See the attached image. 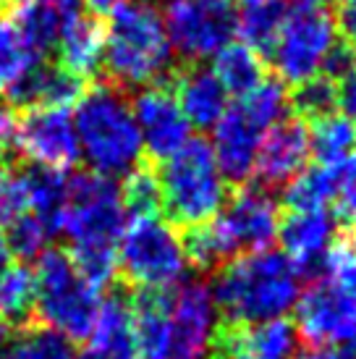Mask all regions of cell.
Returning <instances> with one entry per match:
<instances>
[{
    "label": "cell",
    "mask_w": 356,
    "mask_h": 359,
    "mask_svg": "<svg viewBox=\"0 0 356 359\" xmlns=\"http://www.w3.org/2000/svg\"><path fill=\"white\" fill-rule=\"evenodd\" d=\"M210 291L223 323L249 325L286 318L301 294V278L286 252L267 247L238 255L212 273Z\"/></svg>",
    "instance_id": "6da1fadb"
},
{
    "label": "cell",
    "mask_w": 356,
    "mask_h": 359,
    "mask_svg": "<svg viewBox=\"0 0 356 359\" xmlns=\"http://www.w3.org/2000/svg\"><path fill=\"white\" fill-rule=\"evenodd\" d=\"M102 69L121 90L165 84L173 74L163 13L152 0H118L105 24Z\"/></svg>",
    "instance_id": "7a4b0ae2"
},
{
    "label": "cell",
    "mask_w": 356,
    "mask_h": 359,
    "mask_svg": "<svg viewBox=\"0 0 356 359\" xmlns=\"http://www.w3.org/2000/svg\"><path fill=\"white\" fill-rule=\"evenodd\" d=\"M74 105V129L89 170L116 179L137 168L144 150L126 90L113 81H97Z\"/></svg>",
    "instance_id": "3957f363"
},
{
    "label": "cell",
    "mask_w": 356,
    "mask_h": 359,
    "mask_svg": "<svg viewBox=\"0 0 356 359\" xmlns=\"http://www.w3.org/2000/svg\"><path fill=\"white\" fill-rule=\"evenodd\" d=\"M160 163V212L170 226H197L223 210L228 184L220 176L212 144L205 137H189Z\"/></svg>",
    "instance_id": "277c9868"
},
{
    "label": "cell",
    "mask_w": 356,
    "mask_h": 359,
    "mask_svg": "<svg viewBox=\"0 0 356 359\" xmlns=\"http://www.w3.org/2000/svg\"><path fill=\"white\" fill-rule=\"evenodd\" d=\"M34 280H37V307L34 318L40 325L55 330L71 344L87 341L100 309V289L81 278L69 250L48 247L37 255Z\"/></svg>",
    "instance_id": "5b68a950"
},
{
    "label": "cell",
    "mask_w": 356,
    "mask_h": 359,
    "mask_svg": "<svg viewBox=\"0 0 356 359\" xmlns=\"http://www.w3.org/2000/svg\"><path fill=\"white\" fill-rule=\"evenodd\" d=\"M126 210L116 179L95 170H74L69 176L66 210L60 233L71 241L69 252L118 250L121 231L126 229Z\"/></svg>",
    "instance_id": "8992f818"
},
{
    "label": "cell",
    "mask_w": 356,
    "mask_h": 359,
    "mask_svg": "<svg viewBox=\"0 0 356 359\" xmlns=\"http://www.w3.org/2000/svg\"><path fill=\"white\" fill-rule=\"evenodd\" d=\"M116 259L121 278L134 289H173L189 278L181 236L160 215L131 218L121 231Z\"/></svg>",
    "instance_id": "52a82bcc"
},
{
    "label": "cell",
    "mask_w": 356,
    "mask_h": 359,
    "mask_svg": "<svg viewBox=\"0 0 356 359\" xmlns=\"http://www.w3.org/2000/svg\"><path fill=\"white\" fill-rule=\"evenodd\" d=\"M336 21L330 6L317 0H294L288 3L286 19L280 24L267 58L283 84H299L320 74L322 58L336 42Z\"/></svg>",
    "instance_id": "ba28073f"
},
{
    "label": "cell",
    "mask_w": 356,
    "mask_h": 359,
    "mask_svg": "<svg viewBox=\"0 0 356 359\" xmlns=\"http://www.w3.org/2000/svg\"><path fill=\"white\" fill-rule=\"evenodd\" d=\"M160 13L170 50L181 63L215 58L238 32L236 0H168Z\"/></svg>",
    "instance_id": "9c48e42d"
},
{
    "label": "cell",
    "mask_w": 356,
    "mask_h": 359,
    "mask_svg": "<svg viewBox=\"0 0 356 359\" xmlns=\"http://www.w3.org/2000/svg\"><path fill=\"white\" fill-rule=\"evenodd\" d=\"M296 325L301 341L317 346H356V294L322 278L299 294Z\"/></svg>",
    "instance_id": "30bf717a"
},
{
    "label": "cell",
    "mask_w": 356,
    "mask_h": 359,
    "mask_svg": "<svg viewBox=\"0 0 356 359\" xmlns=\"http://www.w3.org/2000/svg\"><path fill=\"white\" fill-rule=\"evenodd\" d=\"M210 283L186 278L173 289L170 299V346L168 359H210L220 330Z\"/></svg>",
    "instance_id": "8fae6325"
},
{
    "label": "cell",
    "mask_w": 356,
    "mask_h": 359,
    "mask_svg": "<svg viewBox=\"0 0 356 359\" xmlns=\"http://www.w3.org/2000/svg\"><path fill=\"white\" fill-rule=\"evenodd\" d=\"M16 150L24 152L34 165L55 170L74 168L81 160V152L71 108L40 105L19 116Z\"/></svg>",
    "instance_id": "7c38bea8"
},
{
    "label": "cell",
    "mask_w": 356,
    "mask_h": 359,
    "mask_svg": "<svg viewBox=\"0 0 356 359\" xmlns=\"http://www.w3.org/2000/svg\"><path fill=\"white\" fill-rule=\"evenodd\" d=\"M218 218L233 236L241 255L259 252L278 239L280 202L275 200V191L247 181L233 191H228V200Z\"/></svg>",
    "instance_id": "4fadbf2b"
},
{
    "label": "cell",
    "mask_w": 356,
    "mask_h": 359,
    "mask_svg": "<svg viewBox=\"0 0 356 359\" xmlns=\"http://www.w3.org/2000/svg\"><path fill=\"white\" fill-rule=\"evenodd\" d=\"M312 158L309 144V123L288 110L280 121H275L259 142L254 173L257 184L270 191H280L296 173L307 168Z\"/></svg>",
    "instance_id": "5bb4252c"
},
{
    "label": "cell",
    "mask_w": 356,
    "mask_h": 359,
    "mask_svg": "<svg viewBox=\"0 0 356 359\" xmlns=\"http://www.w3.org/2000/svg\"><path fill=\"white\" fill-rule=\"evenodd\" d=\"M131 110L142 137V150L152 160H165L189 140L191 126L178 108L168 81L142 87L131 102Z\"/></svg>",
    "instance_id": "9a60e30c"
},
{
    "label": "cell",
    "mask_w": 356,
    "mask_h": 359,
    "mask_svg": "<svg viewBox=\"0 0 356 359\" xmlns=\"http://www.w3.org/2000/svg\"><path fill=\"white\" fill-rule=\"evenodd\" d=\"M301 336L294 320L273 318L249 325L220 323L212 357L218 359H299Z\"/></svg>",
    "instance_id": "2e32d148"
},
{
    "label": "cell",
    "mask_w": 356,
    "mask_h": 359,
    "mask_svg": "<svg viewBox=\"0 0 356 359\" xmlns=\"http://www.w3.org/2000/svg\"><path fill=\"white\" fill-rule=\"evenodd\" d=\"M212 129H215L212 152H215L220 176L231 187L247 184L254 173L259 142H262L267 129L252 118L238 102L233 108H226V113L220 116V121Z\"/></svg>",
    "instance_id": "e0dca14e"
},
{
    "label": "cell",
    "mask_w": 356,
    "mask_h": 359,
    "mask_svg": "<svg viewBox=\"0 0 356 359\" xmlns=\"http://www.w3.org/2000/svg\"><path fill=\"white\" fill-rule=\"evenodd\" d=\"M168 87L176 95L181 113L189 126L210 131L228 108V92L205 63H178L168 79Z\"/></svg>",
    "instance_id": "ac0fdd59"
},
{
    "label": "cell",
    "mask_w": 356,
    "mask_h": 359,
    "mask_svg": "<svg viewBox=\"0 0 356 359\" xmlns=\"http://www.w3.org/2000/svg\"><path fill=\"white\" fill-rule=\"evenodd\" d=\"M76 359H139L134 341L131 297L116 286L100 299L97 318L87 336V349Z\"/></svg>",
    "instance_id": "d6986e66"
},
{
    "label": "cell",
    "mask_w": 356,
    "mask_h": 359,
    "mask_svg": "<svg viewBox=\"0 0 356 359\" xmlns=\"http://www.w3.org/2000/svg\"><path fill=\"white\" fill-rule=\"evenodd\" d=\"M87 90V81L74 76L58 63L34 60L19 76V81L6 92V102L16 110L40 108V105H63L71 108Z\"/></svg>",
    "instance_id": "ffe728a7"
},
{
    "label": "cell",
    "mask_w": 356,
    "mask_h": 359,
    "mask_svg": "<svg viewBox=\"0 0 356 359\" xmlns=\"http://www.w3.org/2000/svg\"><path fill=\"white\" fill-rule=\"evenodd\" d=\"M105 48V24L95 13H71L63 19L58 34V66L71 71L79 79H92L102 69Z\"/></svg>",
    "instance_id": "44dd1931"
},
{
    "label": "cell",
    "mask_w": 356,
    "mask_h": 359,
    "mask_svg": "<svg viewBox=\"0 0 356 359\" xmlns=\"http://www.w3.org/2000/svg\"><path fill=\"white\" fill-rule=\"evenodd\" d=\"M338 220L330 210H286L280 212L278 239L294 262H307L327 255L338 236Z\"/></svg>",
    "instance_id": "7402d4cb"
},
{
    "label": "cell",
    "mask_w": 356,
    "mask_h": 359,
    "mask_svg": "<svg viewBox=\"0 0 356 359\" xmlns=\"http://www.w3.org/2000/svg\"><path fill=\"white\" fill-rule=\"evenodd\" d=\"M173 289H137L131 297L139 359H168Z\"/></svg>",
    "instance_id": "603a6c76"
},
{
    "label": "cell",
    "mask_w": 356,
    "mask_h": 359,
    "mask_svg": "<svg viewBox=\"0 0 356 359\" xmlns=\"http://www.w3.org/2000/svg\"><path fill=\"white\" fill-rule=\"evenodd\" d=\"M181 247H184L189 268L202 276L218 273L223 265L241 255L233 236L228 233L218 215L205 223H197V226H186V231L181 233Z\"/></svg>",
    "instance_id": "cb8c5ba5"
},
{
    "label": "cell",
    "mask_w": 356,
    "mask_h": 359,
    "mask_svg": "<svg viewBox=\"0 0 356 359\" xmlns=\"http://www.w3.org/2000/svg\"><path fill=\"white\" fill-rule=\"evenodd\" d=\"M63 16L48 0H24L13 6L11 29L16 32L21 45L34 60H45L58 45Z\"/></svg>",
    "instance_id": "d4e9b609"
},
{
    "label": "cell",
    "mask_w": 356,
    "mask_h": 359,
    "mask_svg": "<svg viewBox=\"0 0 356 359\" xmlns=\"http://www.w3.org/2000/svg\"><path fill=\"white\" fill-rule=\"evenodd\" d=\"M24 184H27L29 212L48 226L53 236H58L63 210H66V194H69L66 170L32 165V168H24Z\"/></svg>",
    "instance_id": "484cf974"
},
{
    "label": "cell",
    "mask_w": 356,
    "mask_h": 359,
    "mask_svg": "<svg viewBox=\"0 0 356 359\" xmlns=\"http://www.w3.org/2000/svg\"><path fill=\"white\" fill-rule=\"evenodd\" d=\"M37 280L29 265H6L0 270V318L11 328H27L34 323Z\"/></svg>",
    "instance_id": "4316f807"
},
{
    "label": "cell",
    "mask_w": 356,
    "mask_h": 359,
    "mask_svg": "<svg viewBox=\"0 0 356 359\" xmlns=\"http://www.w3.org/2000/svg\"><path fill=\"white\" fill-rule=\"evenodd\" d=\"M336 194V165H307L280 189L283 210H325Z\"/></svg>",
    "instance_id": "83f0119b"
},
{
    "label": "cell",
    "mask_w": 356,
    "mask_h": 359,
    "mask_svg": "<svg viewBox=\"0 0 356 359\" xmlns=\"http://www.w3.org/2000/svg\"><path fill=\"white\" fill-rule=\"evenodd\" d=\"M212 71L220 79V84L226 87L228 95H238V97L252 92L259 81L267 79L265 58L252 48H247L244 42L241 45H226L215 55Z\"/></svg>",
    "instance_id": "f1b7e54d"
},
{
    "label": "cell",
    "mask_w": 356,
    "mask_h": 359,
    "mask_svg": "<svg viewBox=\"0 0 356 359\" xmlns=\"http://www.w3.org/2000/svg\"><path fill=\"white\" fill-rule=\"evenodd\" d=\"M309 144L312 155L322 165H338L356 155V121L343 113H333L309 123Z\"/></svg>",
    "instance_id": "f546056e"
},
{
    "label": "cell",
    "mask_w": 356,
    "mask_h": 359,
    "mask_svg": "<svg viewBox=\"0 0 356 359\" xmlns=\"http://www.w3.org/2000/svg\"><path fill=\"white\" fill-rule=\"evenodd\" d=\"M286 0H259V3H244V11H238V32L244 37V45L267 58V53L275 42L280 24L286 19Z\"/></svg>",
    "instance_id": "4dcf8cb0"
},
{
    "label": "cell",
    "mask_w": 356,
    "mask_h": 359,
    "mask_svg": "<svg viewBox=\"0 0 356 359\" xmlns=\"http://www.w3.org/2000/svg\"><path fill=\"white\" fill-rule=\"evenodd\" d=\"M0 359H76V351L74 344L55 330L32 323L19 328V336L8 341V346L0 351Z\"/></svg>",
    "instance_id": "1f68e13d"
},
{
    "label": "cell",
    "mask_w": 356,
    "mask_h": 359,
    "mask_svg": "<svg viewBox=\"0 0 356 359\" xmlns=\"http://www.w3.org/2000/svg\"><path fill=\"white\" fill-rule=\"evenodd\" d=\"M288 110L307 123L338 113V81L325 74H315L294 84V90L288 92Z\"/></svg>",
    "instance_id": "d6a6232c"
},
{
    "label": "cell",
    "mask_w": 356,
    "mask_h": 359,
    "mask_svg": "<svg viewBox=\"0 0 356 359\" xmlns=\"http://www.w3.org/2000/svg\"><path fill=\"white\" fill-rule=\"evenodd\" d=\"M121 189V202L123 210L131 218H142V215H158L160 212V184L158 170L147 165L144 160L137 168L126 173L123 187Z\"/></svg>",
    "instance_id": "836d02e7"
},
{
    "label": "cell",
    "mask_w": 356,
    "mask_h": 359,
    "mask_svg": "<svg viewBox=\"0 0 356 359\" xmlns=\"http://www.w3.org/2000/svg\"><path fill=\"white\" fill-rule=\"evenodd\" d=\"M6 241H8L11 257L16 255L21 259H34L42 250H48L53 233L40 218H34L32 212H24L21 218H16L11 226H6Z\"/></svg>",
    "instance_id": "e575fe53"
},
{
    "label": "cell",
    "mask_w": 356,
    "mask_h": 359,
    "mask_svg": "<svg viewBox=\"0 0 356 359\" xmlns=\"http://www.w3.org/2000/svg\"><path fill=\"white\" fill-rule=\"evenodd\" d=\"M338 229L356 233V155L336 165V194H333Z\"/></svg>",
    "instance_id": "d590c367"
},
{
    "label": "cell",
    "mask_w": 356,
    "mask_h": 359,
    "mask_svg": "<svg viewBox=\"0 0 356 359\" xmlns=\"http://www.w3.org/2000/svg\"><path fill=\"white\" fill-rule=\"evenodd\" d=\"M32 63H34V58L21 45L16 32L11 29V24L0 21V92L6 95Z\"/></svg>",
    "instance_id": "8d00e7d4"
},
{
    "label": "cell",
    "mask_w": 356,
    "mask_h": 359,
    "mask_svg": "<svg viewBox=\"0 0 356 359\" xmlns=\"http://www.w3.org/2000/svg\"><path fill=\"white\" fill-rule=\"evenodd\" d=\"M24 212H29L24 170L13 168L11 163H3L0 165V229L11 226Z\"/></svg>",
    "instance_id": "74e56055"
},
{
    "label": "cell",
    "mask_w": 356,
    "mask_h": 359,
    "mask_svg": "<svg viewBox=\"0 0 356 359\" xmlns=\"http://www.w3.org/2000/svg\"><path fill=\"white\" fill-rule=\"evenodd\" d=\"M354 63H356V50L351 48V45H348L346 40L336 37V42L330 45V50H327L325 58H322L320 74L330 76L333 81H341L348 74V71L354 69Z\"/></svg>",
    "instance_id": "f35d334b"
},
{
    "label": "cell",
    "mask_w": 356,
    "mask_h": 359,
    "mask_svg": "<svg viewBox=\"0 0 356 359\" xmlns=\"http://www.w3.org/2000/svg\"><path fill=\"white\" fill-rule=\"evenodd\" d=\"M16 134H19V110L0 102V165L8 163L16 150Z\"/></svg>",
    "instance_id": "ab89813d"
},
{
    "label": "cell",
    "mask_w": 356,
    "mask_h": 359,
    "mask_svg": "<svg viewBox=\"0 0 356 359\" xmlns=\"http://www.w3.org/2000/svg\"><path fill=\"white\" fill-rule=\"evenodd\" d=\"M333 21H336L338 37L346 40L356 50V0H338Z\"/></svg>",
    "instance_id": "60d3db41"
},
{
    "label": "cell",
    "mask_w": 356,
    "mask_h": 359,
    "mask_svg": "<svg viewBox=\"0 0 356 359\" xmlns=\"http://www.w3.org/2000/svg\"><path fill=\"white\" fill-rule=\"evenodd\" d=\"M338 108L343 110V116L356 121V63L354 69L338 81Z\"/></svg>",
    "instance_id": "b9f144b4"
},
{
    "label": "cell",
    "mask_w": 356,
    "mask_h": 359,
    "mask_svg": "<svg viewBox=\"0 0 356 359\" xmlns=\"http://www.w3.org/2000/svg\"><path fill=\"white\" fill-rule=\"evenodd\" d=\"M48 3L60 11V16H63V19L71 16V13H76V11H81V0H48Z\"/></svg>",
    "instance_id": "7bdbcfd3"
},
{
    "label": "cell",
    "mask_w": 356,
    "mask_h": 359,
    "mask_svg": "<svg viewBox=\"0 0 356 359\" xmlns=\"http://www.w3.org/2000/svg\"><path fill=\"white\" fill-rule=\"evenodd\" d=\"M81 3H87V8L95 13V16H105L110 13V8L118 3V0H81Z\"/></svg>",
    "instance_id": "ee69618b"
},
{
    "label": "cell",
    "mask_w": 356,
    "mask_h": 359,
    "mask_svg": "<svg viewBox=\"0 0 356 359\" xmlns=\"http://www.w3.org/2000/svg\"><path fill=\"white\" fill-rule=\"evenodd\" d=\"M11 262V250H8V241H6V233L0 231V270L6 268Z\"/></svg>",
    "instance_id": "f6af8a7d"
},
{
    "label": "cell",
    "mask_w": 356,
    "mask_h": 359,
    "mask_svg": "<svg viewBox=\"0 0 356 359\" xmlns=\"http://www.w3.org/2000/svg\"><path fill=\"white\" fill-rule=\"evenodd\" d=\"M11 330H13V328H11V325H8V323H6V320L0 318V351H3V349H6V346H8V341H11Z\"/></svg>",
    "instance_id": "bcb514c9"
},
{
    "label": "cell",
    "mask_w": 356,
    "mask_h": 359,
    "mask_svg": "<svg viewBox=\"0 0 356 359\" xmlns=\"http://www.w3.org/2000/svg\"><path fill=\"white\" fill-rule=\"evenodd\" d=\"M317 3H322V6H336L338 0H317Z\"/></svg>",
    "instance_id": "7dc6e473"
},
{
    "label": "cell",
    "mask_w": 356,
    "mask_h": 359,
    "mask_svg": "<svg viewBox=\"0 0 356 359\" xmlns=\"http://www.w3.org/2000/svg\"><path fill=\"white\" fill-rule=\"evenodd\" d=\"M241 3H259V0H241Z\"/></svg>",
    "instance_id": "c3c4849f"
},
{
    "label": "cell",
    "mask_w": 356,
    "mask_h": 359,
    "mask_svg": "<svg viewBox=\"0 0 356 359\" xmlns=\"http://www.w3.org/2000/svg\"><path fill=\"white\" fill-rule=\"evenodd\" d=\"M0 21H3V19H0Z\"/></svg>",
    "instance_id": "681fc988"
}]
</instances>
